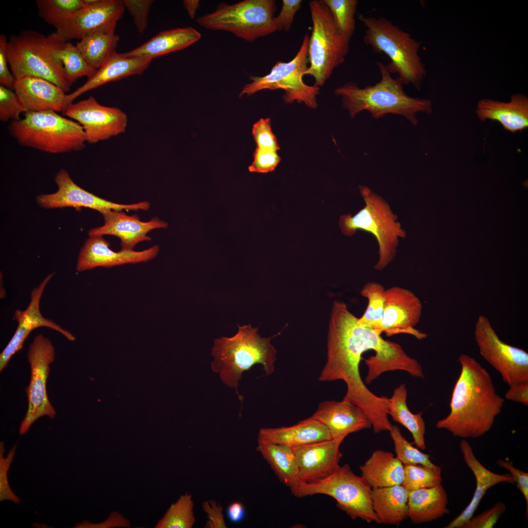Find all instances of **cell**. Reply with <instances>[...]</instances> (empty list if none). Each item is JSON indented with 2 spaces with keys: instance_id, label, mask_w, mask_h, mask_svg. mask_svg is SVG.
I'll return each mask as SVG.
<instances>
[{
  "instance_id": "6da1fadb",
  "label": "cell",
  "mask_w": 528,
  "mask_h": 528,
  "mask_svg": "<svg viewBox=\"0 0 528 528\" xmlns=\"http://www.w3.org/2000/svg\"><path fill=\"white\" fill-rule=\"evenodd\" d=\"M461 370L450 402V411L436 426L465 439L483 436L492 428L505 399L496 391L488 371L473 357H459Z\"/></svg>"
},
{
  "instance_id": "7a4b0ae2",
  "label": "cell",
  "mask_w": 528,
  "mask_h": 528,
  "mask_svg": "<svg viewBox=\"0 0 528 528\" xmlns=\"http://www.w3.org/2000/svg\"><path fill=\"white\" fill-rule=\"evenodd\" d=\"M377 65L381 78L374 85L360 88L356 83L349 82L334 90L335 95L341 97L342 107L351 118L366 110L375 119L387 114L401 115L416 125L417 113L432 112L431 101L408 95L402 81L398 77H392L386 65L378 62Z\"/></svg>"
},
{
  "instance_id": "3957f363",
  "label": "cell",
  "mask_w": 528,
  "mask_h": 528,
  "mask_svg": "<svg viewBox=\"0 0 528 528\" xmlns=\"http://www.w3.org/2000/svg\"><path fill=\"white\" fill-rule=\"evenodd\" d=\"M238 328L233 336L214 340L211 368L225 385L235 389L242 401L238 385L242 374L254 365L260 364L266 374H272L275 370L277 351L271 342L275 336L262 337L258 332L259 329L250 324L238 325Z\"/></svg>"
},
{
  "instance_id": "277c9868",
  "label": "cell",
  "mask_w": 528,
  "mask_h": 528,
  "mask_svg": "<svg viewBox=\"0 0 528 528\" xmlns=\"http://www.w3.org/2000/svg\"><path fill=\"white\" fill-rule=\"evenodd\" d=\"M357 19L366 29L364 43L389 58L388 70L397 73L403 85L411 84L419 89L427 73L418 54L420 42L385 18L358 14Z\"/></svg>"
},
{
  "instance_id": "5b68a950",
  "label": "cell",
  "mask_w": 528,
  "mask_h": 528,
  "mask_svg": "<svg viewBox=\"0 0 528 528\" xmlns=\"http://www.w3.org/2000/svg\"><path fill=\"white\" fill-rule=\"evenodd\" d=\"M66 41L56 31L47 36L25 30L8 39L7 56L16 79L26 75L47 80L63 89L70 90L61 62L54 54L56 49Z\"/></svg>"
},
{
  "instance_id": "8992f818",
  "label": "cell",
  "mask_w": 528,
  "mask_h": 528,
  "mask_svg": "<svg viewBox=\"0 0 528 528\" xmlns=\"http://www.w3.org/2000/svg\"><path fill=\"white\" fill-rule=\"evenodd\" d=\"M359 189L364 206L353 216L341 215L339 225L345 236H352L360 230L375 237L379 256L374 268L382 271L393 261L399 239L405 238L406 232L397 220L396 215L381 196L365 185H360Z\"/></svg>"
},
{
  "instance_id": "52a82bcc",
  "label": "cell",
  "mask_w": 528,
  "mask_h": 528,
  "mask_svg": "<svg viewBox=\"0 0 528 528\" xmlns=\"http://www.w3.org/2000/svg\"><path fill=\"white\" fill-rule=\"evenodd\" d=\"M8 129L20 145L50 154L78 151L87 142L78 123L54 111L26 112Z\"/></svg>"
},
{
  "instance_id": "ba28073f",
  "label": "cell",
  "mask_w": 528,
  "mask_h": 528,
  "mask_svg": "<svg viewBox=\"0 0 528 528\" xmlns=\"http://www.w3.org/2000/svg\"><path fill=\"white\" fill-rule=\"evenodd\" d=\"M308 5L312 28L308 50L309 65L305 75L312 76L314 85L319 87L345 61L350 40L339 30L330 9L322 0L310 1Z\"/></svg>"
},
{
  "instance_id": "9c48e42d",
  "label": "cell",
  "mask_w": 528,
  "mask_h": 528,
  "mask_svg": "<svg viewBox=\"0 0 528 528\" xmlns=\"http://www.w3.org/2000/svg\"><path fill=\"white\" fill-rule=\"evenodd\" d=\"M372 489L366 480L355 475L347 464L339 466L327 477L309 482L300 481L290 488L297 497L315 494L330 496L336 500L337 507L351 519L380 524L373 507Z\"/></svg>"
},
{
  "instance_id": "30bf717a",
  "label": "cell",
  "mask_w": 528,
  "mask_h": 528,
  "mask_svg": "<svg viewBox=\"0 0 528 528\" xmlns=\"http://www.w3.org/2000/svg\"><path fill=\"white\" fill-rule=\"evenodd\" d=\"M276 10L274 0L221 3L214 12L198 18L196 21L206 29L227 31L251 42L276 31L273 22Z\"/></svg>"
},
{
  "instance_id": "8fae6325",
  "label": "cell",
  "mask_w": 528,
  "mask_h": 528,
  "mask_svg": "<svg viewBox=\"0 0 528 528\" xmlns=\"http://www.w3.org/2000/svg\"><path fill=\"white\" fill-rule=\"evenodd\" d=\"M309 38L308 34L305 35L298 52L289 62H277L270 72L264 76H250L251 82L244 86L239 97L250 96L264 89H280L284 91L283 99L286 103L296 101L304 103L309 108H316L319 87L308 86L303 79L308 68Z\"/></svg>"
},
{
  "instance_id": "7c38bea8",
  "label": "cell",
  "mask_w": 528,
  "mask_h": 528,
  "mask_svg": "<svg viewBox=\"0 0 528 528\" xmlns=\"http://www.w3.org/2000/svg\"><path fill=\"white\" fill-rule=\"evenodd\" d=\"M27 358L31 370L29 384L25 389L28 407L20 426V435L26 433L40 418L47 416L53 418L56 416L46 390L50 365L55 358L54 348L51 341L42 334L36 336L29 346Z\"/></svg>"
},
{
  "instance_id": "4fadbf2b",
  "label": "cell",
  "mask_w": 528,
  "mask_h": 528,
  "mask_svg": "<svg viewBox=\"0 0 528 528\" xmlns=\"http://www.w3.org/2000/svg\"><path fill=\"white\" fill-rule=\"evenodd\" d=\"M474 338L481 356L501 374L509 386L528 381V353L498 337L488 319L480 315Z\"/></svg>"
},
{
  "instance_id": "5bb4252c",
  "label": "cell",
  "mask_w": 528,
  "mask_h": 528,
  "mask_svg": "<svg viewBox=\"0 0 528 528\" xmlns=\"http://www.w3.org/2000/svg\"><path fill=\"white\" fill-rule=\"evenodd\" d=\"M64 115L82 127L86 142L90 144L106 140L126 131L127 116L115 107L103 106L92 96L71 103L63 111Z\"/></svg>"
},
{
  "instance_id": "9a60e30c",
  "label": "cell",
  "mask_w": 528,
  "mask_h": 528,
  "mask_svg": "<svg viewBox=\"0 0 528 528\" xmlns=\"http://www.w3.org/2000/svg\"><path fill=\"white\" fill-rule=\"evenodd\" d=\"M55 181L58 186V190L56 192L49 194H41L37 197L38 203L42 207H87L95 210L102 214L111 210L147 211L150 208V203L147 201L123 204L112 202L99 198L77 185L71 179L67 171L64 169L60 170L57 173Z\"/></svg>"
},
{
  "instance_id": "2e32d148",
  "label": "cell",
  "mask_w": 528,
  "mask_h": 528,
  "mask_svg": "<svg viewBox=\"0 0 528 528\" xmlns=\"http://www.w3.org/2000/svg\"><path fill=\"white\" fill-rule=\"evenodd\" d=\"M382 331L387 336L398 334L413 335L422 340L427 335L415 329L419 322L422 305L412 291L398 286L385 289Z\"/></svg>"
},
{
  "instance_id": "e0dca14e",
  "label": "cell",
  "mask_w": 528,
  "mask_h": 528,
  "mask_svg": "<svg viewBox=\"0 0 528 528\" xmlns=\"http://www.w3.org/2000/svg\"><path fill=\"white\" fill-rule=\"evenodd\" d=\"M53 275L54 273L48 275L38 287L32 290L30 302L25 310L17 309L15 312L14 316L18 322V327L11 340L0 354V372L7 366L11 357L22 348L26 339L31 331L36 329L42 327L49 328L58 331L70 341L75 340L72 334L51 320L44 318L40 311V303L43 291Z\"/></svg>"
},
{
  "instance_id": "ac0fdd59",
  "label": "cell",
  "mask_w": 528,
  "mask_h": 528,
  "mask_svg": "<svg viewBox=\"0 0 528 528\" xmlns=\"http://www.w3.org/2000/svg\"><path fill=\"white\" fill-rule=\"evenodd\" d=\"M122 0H95L79 10L56 31L67 41L81 40L97 31L116 24L125 10Z\"/></svg>"
},
{
  "instance_id": "d6986e66",
  "label": "cell",
  "mask_w": 528,
  "mask_h": 528,
  "mask_svg": "<svg viewBox=\"0 0 528 528\" xmlns=\"http://www.w3.org/2000/svg\"><path fill=\"white\" fill-rule=\"evenodd\" d=\"M344 439L291 447L296 458L300 481H314L332 474L340 466L339 462L342 455L339 448Z\"/></svg>"
},
{
  "instance_id": "ffe728a7",
  "label": "cell",
  "mask_w": 528,
  "mask_h": 528,
  "mask_svg": "<svg viewBox=\"0 0 528 528\" xmlns=\"http://www.w3.org/2000/svg\"><path fill=\"white\" fill-rule=\"evenodd\" d=\"M159 252L157 245L139 251L121 250L115 252L110 248L109 242L103 236H89L80 250L76 269L82 272L97 267H111L147 262L156 257Z\"/></svg>"
},
{
  "instance_id": "44dd1931",
  "label": "cell",
  "mask_w": 528,
  "mask_h": 528,
  "mask_svg": "<svg viewBox=\"0 0 528 528\" xmlns=\"http://www.w3.org/2000/svg\"><path fill=\"white\" fill-rule=\"evenodd\" d=\"M104 224L90 230L89 236L112 235L120 240L121 249L132 250L139 242L151 240V231L165 228L168 223L155 217L148 221L140 220L136 215L129 216L122 211L109 210L102 214Z\"/></svg>"
},
{
  "instance_id": "7402d4cb",
  "label": "cell",
  "mask_w": 528,
  "mask_h": 528,
  "mask_svg": "<svg viewBox=\"0 0 528 528\" xmlns=\"http://www.w3.org/2000/svg\"><path fill=\"white\" fill-rule=\"evenodd\" d=\"M311 417L327 427L332 439L345 438L351 433L372 427L363 410L344 398L340 401L321 402Z\"/></svg>"
},
{
  "instance_id": "603a6c76",
  "label": "cell",
  "mask_w": 528,
  "mask_h": 528,
  "mask_svg": "<svg viewBox=\"0 0 528 528\" xmlns=\"http://www.w3.org/2000/svg\"><path fill=\"white\" fill-rule=\"evenodd\" d=\"M14 91L26 112L64 111L66 92L44 78L26 75L16 80Z\"/></svg>"
},
{
  "instance_id": "cb8c5ba5",
  "label": "cell",
  "mask_w": 528,
  "mask_h": 528,
  "mask_svg": "<svg viewBox=\"0 0 528 528\" xmlns=\"http://www.w3.org/2000/svg\"><path fill=\"white\" fill-rule=\"evenodd\" d=\"M152 61L150 59L126 56L122 53L114 52L83 85L66 94L65 109L75 99L88 91L110 82L143 73Z\"/></svg>"
},
{
  "instance_id": "d4e9b609",
  "label": "cell",
  "mask_w": 528,
  "mask_h": 528,
  "mask_svg": "<svg viewBox=\"0 0 528 528\" xmlns=\"http://www.w3.org/2000/svg\"><path fill=\"white\" fill-rule=\"evenodd\" d=\"M460 448L465 463L475 477L476 488L469 504L445 527L446 528H462V525L473 516L486 492L492 486L501 483H515L510 473L496 474L483 466L476 458L471 446L465 439L461 441Z\"/></svg>"
},
{
  "instance_id": "484cf974",
  "label": "cell",
  "mask_w": 528,
  "mask_h": 528,
  "mask_svg": "<svg viewBox=\"0 0 528 528\" xmlns=\"http://www.w3.org/2000/svg\"><path fill=\"white\" fill-rule=\"evenodd\" d=\"M476 112L482 121H496L507 131L521 132L528 127V98L517 93L507 102L483 99L478 101Z\"/></svg>"
},
{
  "instance_id": "4316f807",
  "label": "cell",
  "mask_w": 528,
  "mask_h": 528,
  "mask_svg": "<svg viewBox=\"0 0 528 528\" xmlns=\"http://www.w3.org/2000/svg\"><path fill=\"white\" fill-rule=\"evenodd\" d=\"M330 439L327 427L311 417L290 426L262 428L257 440L295 447Z\"/></svg>"
},
{
  "instance_id": "83f0119b",
  "label": "cell",
  "mask_w": 528,
  "mask_h": 528,
  "mask_svg": "<svg viewBox=\"0 0 528 528\" xmlns=\"http://www.w3.org/2000/svg\"><path fill=\"white\" fill-rule=\"evenodd\" d=\"M200 38V33L193 27L175 28L161 32L138 47L122 53L126 56L153 60L184 49Z\"/></svg>"
},
{
  "instance_id": "f1b7e54d",
  "label": "cell",
  "mask_w": 528,
  "mask_h": 528,
  "mask_svg": "<svg viewBox=\"0 0 528 528\" xmlns=\"http://www.w3.org/2000/svg\"><path fill=\"white\" fill-rule=\"evenodd\" d=\"M447 494L439 485L408 492V517L413 523L430 522L449 513Z\"/></svg>"
},
{
  "instance_id": "f546056e",
  "label": "cell",
  "mask_w": 528,
  "mask_h": 528,
  "mask_svg": "<svg viewBox=\"0 0 528 528\" xmlns=\"http://www.w3.org/2000/svg\"><path fill=\"white\" fill-rule=\"evenodd\" d=\"M359 468L372 488L402 484L403 482L404 465L390 452L373 451Z\"/></svg>"
},
{
  "instance_id": "4dcf8cb0",
  "label": "cell",
  "mask_w": 528,
  "mask_h": 528,
  "mask_svg": "<svg viewBox=\"0 0 528 528\" xmlns=\"http://www.w3.org/2000/svg\"><path fill=\"white\" fill-rule=\"evenodd\" d=\"M408 495L402 484L372 488L373 507L380 524L398 525L407 518Z\"/></svg>"
},
{
  "instance_id": "1f68e13d",
  "label": "cell",
  "mask_w": 528,
  "mask_h": 528,
  "mask_svg": "<svg viewBox=\"0 0 528 528\" xmlns=\"http://www.w3.org/2000/svg\"><path fill=\"white\" fill-rule=\"evenodd\" d=\"M258 443L256 450L282 483L290 488L300 481L296 458L290 446L264 442Z\"/></svg>"
},
{
  "instance_id": "d6a6232c",
  "label": "cell",
  "mask_w": 528,
  "mask_h": 528,
  "mask_svg": "<svg viewBox=\"0 0 528 528\" xmlns=\"http://www.w3.org/2000/svg\"><path fill=\"white\" fill-rule=\"evenodd\" d=\"M407 391L405 384L396 388L389 398L388 414L393 419L407 428L411 433L417 448L425 450V424L422 413L413 414L407 406Z\"/></svg>"
},
{
  "instance_id": "836d02e7",
  "label": "cell",
  "mask_w": 528,
  "mask_h": 528,
  "mask_svg": "<svg viewBox=\"0 0 528 528\" xmlns=\"http://www.w3.org/2000/svg\"><path fill=\"white\" fill-rule=\"evenodd\" d=\"M116 24L85 37L76 46L86 62L98 69L116 51L119 37L115 33Z\"/></svg>"
},
{
  "instance_id": "e575fe53",
  "label": "cell",
  "mask_w": 528,
  "mask_h": 528,
  "mask_svg": "<svg viewBox=\"0 0 528 528\" xmlns=\"http://www.w3.org/2000/svg\"><path fill=\"white\" fill-rule=\"evenodd\" d=\"M54 54L61 62L71 86L80 78H90L96 71L86 62L76 45L70 42L65 41L61 44L56 49Z\"/></svg>"
},
{
  "instance_id": "d590c367",
  "label": "cell",
  "mask_w": 528,
  "mask_h": 528,
  "mask_svg": "<svg viewBox=\"0 0 528 528\" xmlns=\"http://www.w3.org/2000/svg\"><path fill=\"white\" fill-rule=\"evenodd\" d=\"M385 287L376 282H369L362 287L360 294L367 299L366 309L358 322L361 325L382 333V320L384 306Z\"/></svg>"
},
{
  "instance_id": "8d00e7d4",
  "label": "cell",
  "mask_w": 528,
  "mask_h": 528,
  "mask_svg": "<svg viewBox=\"0 0 528 528\" xmlns=\"http://www.w3.org/2000/svg\"><path fill=\"white\" fill-rule=\"evenodd\" d=\"M36 3L39 17L56 30L85 6L84 0H37Z\"/></svg>"
},
{
  "instance_id": "74e56055",
  "label": "cell",
  "mask_w": 528,
  "mask_h": 528,
  "mask_svg": "<svg viewBox=\"0 0 528 528\" xmlns=\"http://www.w3.org/2000/svg\"><path fill=\"white\" fill-rule=\"evenodd\" d=\"M192 495H181L171 504L164 516L157 522L155 528H191L196 522Z\"/></svg>"
},
{
  "instance_id": "f35d334b",
  "label": "cell",
  "mask_w": 528,
  "mask_h": 528,
  "mask_svg": "<svg viewBox=\"0 0 528 528\" xmlns=\"http://www.w3.org/2000/svg\"><path fill=\"white\" fill-rule=\"evenodd\" d=\"M441 473L440 466L431 468L420 464H404V480L402 485L408 492L435 486L441 483Z\"/></svg>"
},
{
  "instance_id": "ab89813d",
  "label": "cell",
  "mask_w": 528,
  "mask_h": 528,
  "mask_svg": "<svg viewBox=\"0 0 528 528\" xmlns=\"http://www.w3.org/2000/svg\"><path fill=\"white\" fill-rule=\"evenodd\" d=\"M389 431L394 443L396 457L403 465L420 464L431 468L438 466L431 462L429 455L414 447L403 436L397 426L392 425Z\"/></svg>"
},
{
  "instance_id": "60d3db41",
  "label": "cell",
  "mask_w": 528,
  "mask_h": 528,
  "mask_svg": "<svg viewBox=\"0 0 528 528\" xmlns=\"http://www.w3.org/2000/svg\"><path fill=\"white\" fill-rule=\"evenodd\" d=\"M330 9L339 30L350 40L355 28L357 0H322Z\"/></svg>"
},
{
  "instance_id": "b9f144b4",
  "label": "cell",
  "mask_w": 528,
  "mask_h": 528,
  "mask_svg": "<svg viewBox=\"0 0 528 528\" xmlns=\"http://www.w3.org/2000/svg\"><path fill=\"white\" fill-rule=\"evenodd\" d=\"M25 110L14 90L0 85V120L2 122L20 119Z\"/></svg>"
},
{
  "instance_id": "7bdbcfd3",
  "label": "cell",
  "mask_w": 528,
  "mask_h": 528,
  "mask_svg": "<svg viewBox=\"0 0 528 528\" xmlns=\"http://www.w3.org/2000/svg\"><path fill=\"white\" fill-rule=\"evenodd\" d=\"M17 444H15L9 451L5 458L3 457L5 452L4 443H0V501L9 500L15 504L20 502V499L11 490L8 480V472L16 453Z\"/></svg>"
},
{
  "instance_id": "ee69618b",
  "label": "cell",
  "mask_w": 528,
  "mask_h": 528,
  "mask_svg": "<svg viewBox=\"0 0 528 528\" xmlns=\"http://www.w3.org/2000/svg\"><path fill=\"white\" fill-rule=\"evenodd\" d=\"M252 133L257 148L276 152L280 149L277 138L271 130L270 118H262L256 122Z\"/></svg>"
},
{
  "instance_id": "f6af8a7d",
  "label": "cell",
  "mask_w": 528,
  "mask_h": 528,
  "mask_svg": "<svg viewBox=\"0 0 528 528\" xmlns=\"http://www.w3.org/2000/svg\"><path fill=\"white\" fill-rule=\"evenodd\" d=\"M281 158L276 151L257 148L253 154V160L248 167L250 172L267 173L274 171Z\"/></svg>"
},
{
  "instance_id": "bcb514c9",
  "label": "cell",
  "mask_w": 528,
  "mask_h": 528,
  "mask_svg": "<svg viewBox=\"0 0 528 528\" xmlns=\"http://www.w3.org/2000/svg\"><path fill=\"white\" fill-rule=\"evenodd\" d=\"M506 509L504 503L499 501L491 508L467 520L462 528H492Z\"/></svg>"
},
{
  "instance_id": "7dc6e473",
  "label": "cell",
  "mask_w": 528,
  "mask_h": 528,
  "mask_svg": "<svg viewBox=\"0 0 528 528\" xmlns=\"http://www.w3.org/2000/svg\"><path fill=\"white\" fill-rule=\"evenodd\" d=\"M125 8L132 16L134 24L139 33L146 30L148 22V15L153 3L151 0H124Z\"/></svg>"
},
{
  "instance_id": "c3c4849f",
  "label": "cell",
  "mask_w": 528,
  "mask_h": 528,
  "mask_svg": "<svg viewBox=\"0 0 528 528\" xmlns=\"http://www.w3.org/2000/svg\"><path fill=\"white\" fill-rule=\"evenodd\" d=\"M302 0H283L280 13L273 18L276 31L290 30L296 13L301 7Z\"/></svg>"
},
{
  "instance_id": "681fc988",
  "label": "cell",
  "mask_w": 528,
  "mask_h": 528,
  "mask_svg": "<svg viewBox=\"0 0 528 528\" xmlns=\"http://www.w3.org/2000/svg\"><path fill=\"white\" fill-rule=\"evenodd\" d=\"M202 507L207 516L206 528H226V524L223 513V506L213 500L202 502Z\"/></svg>"
},
{
  "instance_id": "f907efd6",
  "label": "cell",
  "mask_w": 528,
  "mask_h": 528,
  "mask_svg": "<svg viewBox=\"0 0 528 528\" xmlns=\"http://www.w3.org/2000/svg\"><path fill=\"white\" fill-rule=\"evenodd\" d=\"M7 38L0 35V85L13 90L16 79L10 71L7 56Z\"/></svg>"
},
{
  "instance_id": "816d5d0a",
  "label": "cell",
  "mask_w": 528,
  "mask_h": 528,
  "mask_svg": "<svg viewBox=\"0 0 528 528\" xmlns=\"http://www.w3.org/2000/svg\"><path fill=\"white\" fill-rule=\"evenodd\" d=\"M496 464L507 469L512 476L515 483L524 497L527 504V515L528 511V474L515 468L512 463L507 461L498 459Z\"/></svg>"
},
{
  "instance_id": "f5cc1de1",
  "label": "cell",
  "mask_w": 528,
  "mask_h": 528,
  "mask_svg": "<svg viewBox=\"0 0 528 528\" xmlns=\"http://www.w3.org/2000/svg\"><path fill=\"white\" fill-rule=\"evenodd\" d=\"M505 394V397L509 400L528 405V381L512 385Z\"/></svg>"
},
{
  "instance_id": "db71d44e",
  "label": "cell",
  "mask_w": 528,
  "mask_h": 528,
  "mask_svg": "<svg viewBox=\"0 0 528 528\" xmlns=\"http://www.w3.org/2000/svg\"><path fill=\"white\" fill-rule=\"evenodd\" d=\"M227 515L230 521L239 523L245 517V510L242 504L234 502L230 504L227 509Z\"/></svg>"
},
{
  "instance_id": "11a10c76",
  "label": "cell",
  "mask_w": 528,
  "mask_h": 528,
  "mask_svg": "<svg viewBox=\"0 0 528 528\" xmlns=\"http://www.w3.org/2000/svg\"><path fill=\"white\" fill-rule=\"evenodd\" d=\"M183 3L189 16L192 19L194 18L197 10L199 6V1L196 0H185L183 1Z\"/></svg>"
}]
</instances>
